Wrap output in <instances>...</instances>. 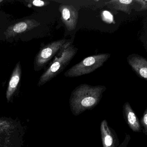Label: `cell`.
Wrapping results in <instances>:
<instances>
[{"mask_svg": "<svg viewBox=\"0 0 147 147\" xmlns=\"http://www.w3.org/2000/svg\"><path fill=\"white\" fill-rule=\"evenodd\" d=\"M111 57L110 54H100L92 55L74 65L65 72L67 77H76L90 74L100 68Z\"/></svg>", "mask_w": 147, "mask_h": 147, "instance_id": "3", "label": "cell"}, {"mask_svg": "<svg viewBox=\"0 0 147 147\" xmlns=\"http://www.w3.org/2000/svg\"><path fill=\"white\" fill-rule=\"evenodd\" d=\"M71 42L65 39L58 40L48 43L38 52L34 60V69L39 70L45 68L51 60L58 55Z\"/></svg>", "mask_w": 147, "mask_h": 147, "instance_id": "4", "label": "cell"}, {"mask_svg": "<svg viewBox=\"0 0 147 147\" xmlns=\"http://www.w3.org/2000/svg\"><path fill=\"white\" fill-rule=\"evenodd\" d=\"M136 0H112L105 3L110 7L130 14L134 9Z\"/></svg>", "mask_w": 147, "mask_h": 147, "instance_id": "11", "label": "cell"}, {"mask_svg": "<svg viewBox=\"0 0 147 147\" xmlns=\"http://www.w3.org/2000/svg\"><path fill=\"white\" fill-rule=\"evenodd\" d=\"M21 66L20 63L19 62L16 64L13 70L7 89L6 97L8 101L10 100V98L17 90V87L21 81Z\"/></svg>", "mask_w": 147, "mask_h": 147, "instance_id": "10", "label": "cell"}, {"mask_svg": "<svg viewBox=\"0 0 147 147\" xmlns=\"http://www.w3.org/2000/svg\"><path fill=\"white\" fill-rule=\"evenodd\" d=\"M123 114L125 121L129 128L134 132H140L142 127L139 119L128 102L125 103L123 105Z\"/></svg>", "mask_w": 147, "mask_h": 147, "instance_id": "9", "label": "cell"}, {"mask_svg": "<svg viewBox=\"0 0 147 147\" xmlns=\"http://www.w3.org/2000/svg\"><path fill=\"white\" fill-rule=\"evenodd\" d=\"M141 124L143 127V133L147 135V108L142 118Z\"/></svg>", "mask_w": 147, "mask_h": 147, "instance_id": "13", "label": "cell"}, {"mask_svg": "<svg viewBox=\"0 0 147 147\" xmlns=\"http://www.w3.org/2000/svg\"><path fill=\"white\" fill-rule=\"evenodd\" d=\"M135 10L137 11L147 10V2L146 1L136 0Z\"/></svg>", "mask_w": 147, "mask_h": 147, "instance_id": "12", "label": "cell"}, {"mask_svg": "<svg viewBox=\"0 0 147 147\" xmlns=\"http://www.w3.org/2000/svg\"><path fill=\"white\" fill-rule=\"evenodd\" d=\"M102 17L103 20L108 23H111L113 22V16L109 11H103L102 14Z\"/></svg>", "mask_w": 147, "mask_h": 147, "instance_id": "14", "label": "cell"}, {"mask_svg": "<svg viewBox=\"0 0 147 147\" xmlns=\"http://www.w3.org/2000/svg\"><path fill=\"white\" fill-rule=\"evenodd\" d=\"M59 9L61 13L62 22L68 31L75 30L78 19V10L72 5L63 4L59 6Z\"/></svg>", "mask_w": 147, "mask_h": 147, "instance_id": "6", "label": "cell"}, {"mask_svg": "<svg viewBox=\"0 0 147 147\" xmlns=\"http://www.w3.org/2000/svg\"><path fill=\"white\" fill-rule=\"evenodd\" d=\"M32 3L33 5L36 7H41L49 4V2L40 1V0H34L32 1Z\"/></svg>", "mask_w": 147, "mask_h": 147, "instance_id": "15", "label": "cell"}, {"mask_svg": "<svg viewBox=\"0 0 147 147\" xmlns=\"http://www.w3.org/2000/svg\"><path fill=\"white\" fill-rule=\"evenodd\" d=\"M101 131L103 147H118L119 140L115 133L109 127L106 121L102 122ZM127 145L121 147H127Z\"/></svg>", "mask_w": 147, "mask_h": 147, "instance_id": "8", "label": "cell"}, {"mask_svg": "<svg viewBox=\"0 0 147 147\" xmlns=\"http://www.w3.org/2000/svg\"><path fill=\"white\" fill-rule=\"evenodd\" d=\"M106 88L103 85L92 86L82 84L75 88L70 98V106L74 115L96 107L100 102Z\"/></svg>", "mask_w": 147, "mask_h": 147, "instance_id": "1", "label": "cell"}, {"mask_svg": "<svg viewBox=\"0 0 147 147\" xmlns=\"http://www.w3.org/2000/svg\"><path fill=\"white\" fill-rule=\"evenodd\" d=\"M78 49L71 42L65 47L50 64L48 68L41 75L38 86H41L60 74L70 63L76 54Z\"/></svg>", "mask_w": 147, "mask_h": 147, "instance_id": "2", "label": "cell"}, {"mask_svg": "<svg viewBox=\"0 0 147 147\" xmlns=\"http://www.w3.org/2000/svg\"><path fill=\"white\" fill-rule=\"evenodd\" d=\"M40 25V23L33 19H27L9 26L4 33L6 39L14 37L18 35L30 31Z\"/></svg>", "mask_w": 147, "mask_h": 147, "instance_id": "5", "label": "cell"}, {"mask_svg": "<svg viewBox=\"0 0 147 147\" xmlns=\"http://www.w3.org/2000/svg\"><path fill=\"white\" fill-rule=\"evenodd\" d=\"M127 60L133 71L139 77L147 81V59L134 54L129 55Z\"/></svg>", "mask_w": 147, "mask_h": 147, "instance_id": "7", "label": "cell"}, {"mask_svg": "<svg viewBox=\"0 0 147 147\" xmlns=\"http://www.w3.org/2000/svg\"></svg>", "mask_w": 147, "mask_h": 147, "instance_id": "16", "label": "cell"}]
</instances>
